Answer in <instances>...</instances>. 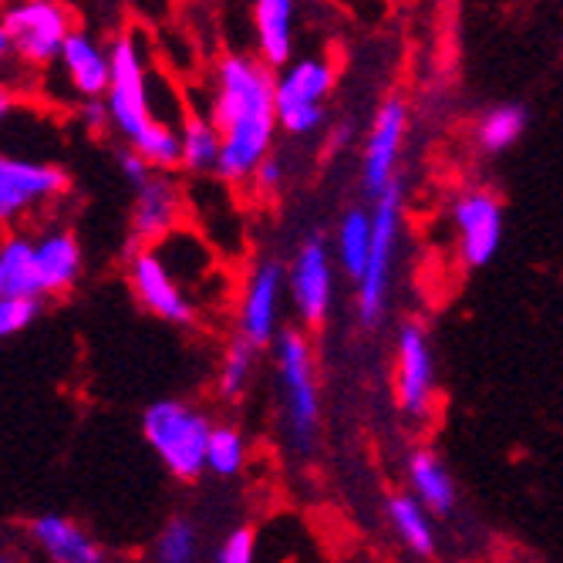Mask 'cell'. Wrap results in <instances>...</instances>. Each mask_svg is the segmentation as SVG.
I'll list each match as a JSON object with an SVG mask.
<instances>
[{
	"instance_id": "e0dca14e",
	"label": "cell",
	"mask_w": 563,
	"mask_h": 563,
	"mask_svg": "<svg viewBox=\"0 0 563 563\" xmlns=\"http://www.w3.org/2000/svg\"><path fill=\"white\" fill-rule=\"evenodd\" d=\"M294 4L290 0H261L253 8V41L257 62L271 71H284L294 58Z\"/></svg>"
},
{
	"instance_id": "7c38bea8",
	"label": "cell",
	"mask_w": 563,
	"mask_h": 563,
	"mask_svg": "<svg viewBox=\"0 0 563 563\" xmlns=\"http://www.w3.org/2000/svg\"><path fill=\"white\" fill-rule=\"evenodd\" d=\"M452 230L466 267H486L503 246V202L489 189H463L452 199Z\"/></svg>"
},
{
	"instance_id": "d6986e66",
	"label": "cell",
	"mask_w": 563,
	"mask_h": 563,
	"mask_svg": "<svg viewBox=\"0 0 563 563\" xmlns=\"http://www.w3.org/2000/svg\"><path fill=\"white\" fill-rule=\"evenodd\" d=\"M31 537L55 563H106L101 547L68 517H55V514L37 517L31 523Z\"/></svg>"
},
{
	"instance_id": "4fadbf2b",
	"label": "cell",
	"mask_w": 563,
	"mask_h": 563,
	"mask_svg": "<svg viewBox=\"0 0 563 563\" xmlns=\"http://www.w3.org/2000/svg\"><path fill=\"white\" fill-rule=\"evenodd\" d=\"M129 277H132L135 297L156 318H163L169 324H192V318H196L192 300L186 297L183 284L173 277L169 261L163 257L159 246L139 250L135 257H129Z\"/></svg>"
},
{
	"instance_id": "6da1fadb",
	"label": "cell",
	"mask_w": 563,
	"mask_h": 563,
	"mask_svg": "<svg viewBox=\"0 0 563 563\" xmlns=\"http://www.w3.org/2000/svg\"><path fill=\"white\" fill-rule=\"evenodd\" d=\"M210 122L220 132L223 152L217 176L230 186L250 183L257 166L274 152L277 125V71L257 55H223L213 75Z\"/></svg>"
},
{
	"instance_id": "d590c367",
	"label": "cell",
	"mask_w": 563,
	"mask_h": 563,
	"mask_svg": "<svg viewBox=\"0 0 563 563\" xmlns=\"http://www.w3.org/2000/svg\"><path fill=\"white\" fill-rule=\"evenodd\" d=\"M0 563H11V560H8V556H0Z\"/></svg>"
},
{
	"instance_id": "3957f363",
	"label": "cell",
	"mask_w": 563,
	"mask_h": 563,
	"mask_svg": "<svg viewBox=\"0 0 563 563\" xmlns=\"http://www.w3.org/2000/svg\"><path fill=\"white\" fill-rule=\"evenodd\" d=\"M213 429L217 422L202 412V408L179 401V398H163L156 405H148L142 416L145 442L163 459V466L183 483L207 473V452H210Z\"/></svg>"
},
{
	"instance_id": "277c9868",
	"label": "cell",
	"mask_w": 563,
	"mask_h": 563,
	"mask_svg": "<svg viewBox=\"0 0 563 563\" xmlns=\"http://www.w3.org/2000/svg\"><path fill=\"white\" fill-rule=\"evenodd\" d=\"M401 202H405V186L401 179L375 199V246L365 274L357 277L354 290V311L357 321L365 328H378L388 311L391 297V274H395V257H398V240H401Z\"/></svg>"
},
{
	"instance_id": "f1b7e54d",
	"label": "cell",
	"mask_w": 563,
	"mask_h": 563,
	"mask_svg": "<svg viewBox=\"0 0 563 563\" xmlns=\"http://www.w3.org/2000/svg\"><path fill=\"white\" fill-rule=\"evenodd\" d=\"M41 300H0V341L34 324Z\"/></svg>"
},
{
	"instance_id": "1f68e13d",
	"label": "cell",
	"mask_w": 563,
	"mask_h": 563,
	"mask_svg": "<svg viewBox=\"0 0 563 563\" xmlns=\"http://www.w3.org/2000/svg\"><path fill=\"white\" fill-rule=\"evenodd\" d=\"M119 169H122V176H125V183L139 192L152 176H156V169H152L142 156H139V152L135 148H125L122 152V156H119Z\"/></svg>"
},
{
	"instance_id": "ac0fdd59",
	"label": "cell",
	"mask_w": 563,
	"mask_h": 563,
	"mask_svg": "<svg viewBox=\"0 0 563 563\" xmlns=\"http://www.w3.org/2000/svg\"><path fill=\"white\" fill-rule=\"evenodd\" d=\"M405 479H408V496H416L432 517H445L455 506V479L449 473V466L432 452V449H419L408 455L405 463Z\"/></svg>"
},
{
	"instance_id": "9a60e30c",
	"label": "cell",
	"mask_w": 563,
	"mask_h": 563,
	"mask_svg": "<svg viewBox=\"0 0 563 563\" xmlns=\"http://www.w3.org/2000/svg\"><path fill=\"white\" fill-rule=\"evenodd\" d=\"M183 217V192L179 186L166 176L156 173L139 192L132 202V257L139 250H148V243H156L163 236H169L176 230Z\"/></svg>"
},
{
	"instance_id": "30bf717a",
	"label": "cell",
	"mask_w": 563,
	"mask_h": 563,
	"mask_svg": "<svg viewBox=\"0 0 563 563\" xmlns=\"http://www.w3.org/2000/svg\"><path fill=\"white\" fill-rule=\"evenodd\" d=\"M4 24L11 47L31 65H47L62 58L65 41L71 37V18L62 4H51V0H24L4 11L0 18Z\"/></svg>"
},
{
	"instance_id": "4316f807",
	"label": "cell",
	"mask_w": 563,
	"mask_h": 563,
	"mask_svg": "<svg viewBox=\"0 0 563 563\" xmlns=\"http://www.w3.org/2000/svg\"><path fill=\"white\" fill-rule=\"evenodd\" d=\"M246 466V439L233 426H217L210 435V452H207V470L230 479Z\"/></svg>"
},
{
	"instance_id": "d4e9b609",
	"label": "cell",
	"mask_w": 563,
	"mask_h": 563,
	"mask_svg": "<svg viewBox=\"0 0 563 563\" xmlns=\"http://www.w3.org/2000/svg\"><path fill=\"white\" fill-rule=\"evenodd\" d=\"M527 132V109L506 101V106H493L483 112V119L476 122V142L489 156H499L509 145H517Z\"/></svg>"
},
{
	"instance_id": "5b68a950",
	"label": "cell",
	"mask_w": 563,
	"mask_h": 563,
	"mask_svg": "<svg viewBox=\"0 0 563 563\" xmlns=\"http://www.w3.org/2000/svg\"><path fill=\"white\" fill-rule=\"evenodd\" d=\"M334 91V68L324 58H300L277 71V125L294 139H307L324 125V101Z\"/></svg>"
},
{
	"instance_id": "4dcf8cb0",
	"label": "cell",
	"mask_w": 563,
	"mask_h": 563,
	"mask_svg": "<svg viewBox=\"0 0 563 563\" xmlns=\"http://www.w3.org/2000/svg\"><path fill=\"white\" fill-rule=\"evenodd\" d=\"M250 183H253V189H257L261 196H274V192L284 189V183H287V166H284V159L277 156V152H271V156L257 166V173L250 176Z\"/></svg>"
},
{
	"instance_id": "603a6c76",
	"label": "cell",
	"mask_w": 563,
	"mask_h": 563,
	"mask_svg": "<svg viewBox=\"0 0 563 563\" xmlns=\"http://www.w3.org/2000/svg\"><path fill=\"white\" fill-rule=\"evenodd\" d=\"M388 523L395 530V537L419 556L435 553V523L432 514L408 493H398L388 499Z\"/></svg>"
},
{
	"instance_id": "8fae6325",
	"label": "cell",
	"mask_w": 563,
	"mask_h": 563,
	"mask_svg": "<svg viewBox=\"0 0 563 563\" xmlns=\"http://www.w3.org/2000/svg\"><path fill=\"white\" fill-rule=\"evenodd\" d=\"M405 135H408V101L391 95L378 106L362 145V183L372 199H378L401 179L398 163H401Z\"/></svg>"
},
{
	"instance_id": "7402d4cb",
	"label": "cell",
	"mask_w": 563,
	"mask_h": 563,
	"mask_svg": "<svg viewBox=\"0 0 563 563\" xmlns=\"http://www.w3.org/2000/svg\"><path fill=\"white\" fill-rule=\"evenodd\" d=\"M81 274V246L68 230H55L37 240V277L44 294L68 290Z\"/></svg>"
},
{
	"instance_id": "cb8c5ba5",
	"label": "cell",
	"mask_w": 563,
	"mask_h": 563,
	"mask_svg": "<svg viewBox=\"0 0 563 563\" xmlns=\"http://www.w3.org/2000/svg\"><path fill=\"white\" fill-rule=\"evenodd\" d=\"M179 142H183V169L202 176V173H217L220 169V132L210 122V115H189L179 129Z\"/></svg>"
},
{
	"instance_id": "83f0119b",
	"label": "cell",
	"mask_w": 563,
	"mask_h": 563,
	"mask_svg": "<svg viewBox=\"0 0 563 563\" xmlns=\"http://www.w3.org/2000/svg\"><path fill=\"white\" fill-rule=\"evenodd\" d=\"M159 563H196L199 556V537L189 520H169L156 543Z\"/></svg>"
},
{
	"instance_id": "484cf974",
	"label": "cell",
	"mask_w": 563,
	"mask_h": 563,
	"mask_svg": "<svg viewBox=\"0 0 563 563\" xmlns=\"http://www.w3.org/2000/svg\"><path fill=\"white\" fill-rule=\"evenodd\" d=\"M257 354L261 351L253 347L250 341H243V338H236L227 347L223 362H220V372H217V391H220V398L233 401V398H240L250 388L253 372H257Z\"/></svg>"
},
{
	"instance_id": "52a82bcc",
	"label": "cell",
	"mask_w": 563,
	"mask_h": 563,
	"mask_svg": "<svg viewBox=\"0 0 563 563\" xmlns=\"http://www.w3.org/2000/svg\"><path fill=\"white\" fill-rule=\"evenodd\" d=\"M112 125L135 145L148 129H156L159 119H152L148 109V75L142 51L132 34H122L112 44V85L106 95Z\"/></svg>"
},
{
	"instance_id": "ba28073f",
	"label": "cell",
	"mask_w": 563,
	"mask_h": 563,
	"mask_svg": "<svg viewBox=\"0 0 563 563\" xmlns=\"http://www.w3.org/2000/svg\"><path fill=\"white\" fill-rule=\"evenodd\" d=\"M284 297H287V267L274 257L261 261L250 271L240 307H236V338L250 341L257 351L274 347L280 338V314H284Z\"/></svg>"
},
{
	"instance_id": "f546056e",
	"label": "cell",
	"mask_w": 563,
	"mask_h": 563,
	"mask_svg": "<svg viewBox=\"0 0 563 563\" xmlns=\"http://www.w3.org/2000/svg\"><path fill=\"white\" fill-rule=\"evenodd\" d=\"M257 560V537L246 527H236L223 537L217 550V563H253Z\"/></svg>"
},
{
	"instance_id": "5bb4252c",
	"label": "cell",
	"mask_w": 563,
	"mask_h": 563,
	"mask_svg": "<svg viewBox=\"0 0 563 563\" xmlns=\"http://www.w3.org/2000/svg\"><path fill=\"white\" fill-rule=\"evenodd\" d=\"M68 189V176L58 166L0 156V223H8L41 202Z\"/></svg>"
},
{
	"instance_id": "836d02e7",
	"label": "cell",
	"mask_w": 563,
	"mask_h": 563,
	"mask_svg": "<svg viewBox=\"0 0 563 563\" xmlns=\"http://www.w3.org/2000/svg\"><path fill=\"white\" fill-rule=\"evenodd\" d=\"M11 37H8V31H4V24H0V65H4V58L11 55Z\"/></svg>"
},
{
	"instance_id": "e575fe53",
	"label": "cell",
	"mask_w": 563,
	"mask_h": 563,
	"mask_svg": "<svg viewBox=\"0 0 563 563\" xmlns=\"http://www.w3.org/2000/svg\"><path fill=\"white\" fill-rule=\"evenodd\" d=\"M11 101H14V98H11V91H8L4 85H0V122H4V115L11 112Z\"/></svg>"
},
{
	"instance_id": "8992f818",
	"label": "cell",
	"mask_w": 563,
	"mask_h": 563,
	"mask_svg": "<svg viewBox=\"0 0 563 563\" xmlns=\"http://www.w3.org/2000/svg\"><path fill=\"white\" fill-rule=\"evenodd\" d=\"M334 253L321 236H307L287 264V300L300 328H321L334 307Z\"/></svg>"
},
{
	"instance_id": "2e32d148",
	"label": "cell",
	"mask_w": 563,
	"mask_h": 563,
	"mask_svg": "<svg viewBox=\"0 0 563 563\" xmlns=\"http://www.w3.org/2000/svg\"><path fill=\"white\" fill-rule=\"evenodd\" d=\"M65 75L71 81V88L88 98V101H101L109 95L112 85V47H101V41H95L85 31H71V37L65 41L62 58Z\"/></svg>"
},
{
	"instance_id": "ffe728a7",
	"label": "cell",
	"mask_w": 563,
	"mask_h": 563,
	"mask_svg": "<svg viewBox=\"0 0 563 563\" xmlns=\"http://www.w3.org/2000/svg\"><path fill=\"white\" fill-rule=\"evenodd\" d=\"M44 287L37 277V243L11 236L0 243V300H41Z\"/></svg>"
},
{
	"instance_id": "9c48e42d",
	"label": "cell",
	"mask_w": 563,
	"mask_h": 563,
	"mask_svg": "<svg viewBox=\"0 0 563 563\" xmlns=\"http://www.w3.org/2000/svg\"><path fill=\"white\" fill-rule=\"evenodd\" d=\"M435 398V351L419 321H405L395 334V401L401 416L426 419Z\"/></svg>"
},
{
	"instance_id": "d6a6232c",
	"label": "cell",
	"mask_w": 563,
	"mask_h": 563,
	"mask_svg": "<svg viewBox=\"0 0 563 563\" xmlns=\"http://www.w3.org/2000/svg\"><path fill=\"white\" fill-rule=\"evenodd\" d=\"M78 115H81V122L88 129H106V122H112L106 101H81V112Z\"/></svg>"
},
{
	"instance_id": "7a4b0ae2",
	"label": "cell",
	"mask_w": 563,
	"mask_h": 563,
	"mask_svg": "<svg viewBox=\"0 0 563 563\" xmlns=\"http://www.w3.org/2000/svg\"><path fill=\"white\" fill-rule=\"evenodd\" d=\"M274 368L287 442L297 452H311L321 432V385L314 347L300 328H284L274 341Z\"/></svg>"
},
{
	"instance_id": "44dd1931",
	"label": "cell",
	"mask_w": 563,
	"mask_h": 563,
	"mask_svg": "<svg viewBox=\"0 0 563 563\" xmlns=\"http://www.w3.org/2000/svg\"><path fill=\"white\" fill-rule=\"evenodd\" d=\"M372 246H375V217L365 207H351L334 233V264L344 277H351L357 284V277L365 274L368 257H372Z\"/></svg>"
}]
</instances>
